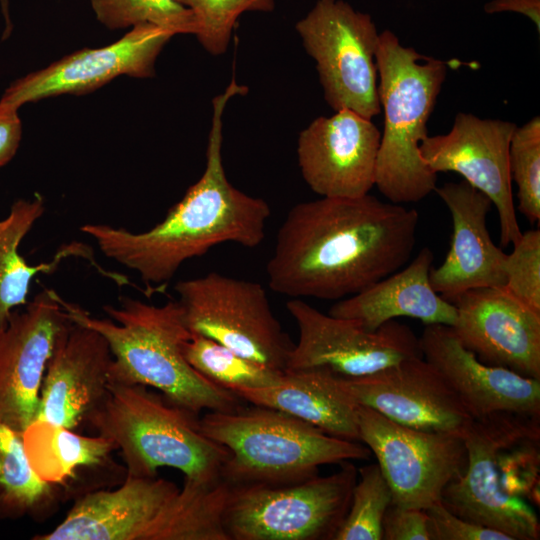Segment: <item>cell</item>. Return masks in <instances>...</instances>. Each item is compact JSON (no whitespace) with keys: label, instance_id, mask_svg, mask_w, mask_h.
Segmentation results:
<instances>
[{"label":"cell","instance_id":"cell-1","mask_svg":"<svg viewBox=\"0 0 540 540\" xmlns=\"http://www.w3.org/2000/svg\"><path fill=\"white\" fill-rule=\"evenodd\" d=\"M418 224L415 209L369 193L298 203L278 230L269 287L293 298L355 295L409 261Z\"/></svg>","mask_w":540,"mask_h":540},{"label":"cell","instance_id":"cell-2","mask_svg":"<svg viewBox=\"0 0 540 540\" xmlns=\"http://www.w3.org/2000/svg\"><path fill=\"white\" fill-rule=\"evenodd\" d=\"M247 93L233 78L213 99L206 167L200 179L153 228L134 233L106 224H85L102 253L137 272L146 284L167 283L187 260L227 242L255 248L264 240L268 203L250 196L227 179L223 159V113L228 100Z\"/></svg>","mask_w":540,"mask_h":540},{"label":"cell","instance_id":"cell-3","mask_svg":"<svg viewBox=\"0 0 540 540\" xmlns=\"http://www.w3.org/2000/svg\"><path fill=\"white\" fill-rule=\"evenodd\" d=\"M61 301L72 321L107 340L113 355L110 382L153 388L196 414L244 407L242 398L205 378L185 359L183 346L192 333L178 300L155 306L123 298L118 307H104L109 318L94 317L76 304Z\"/></svg>","mask_w":540,"mask_h":540},{"label":"cell","instance_id":"cell-4","mask_svg":"<svg viewBox=\"0 0 540 540\" xmlns=\"http://www.w3.org/2000/svg\"><path fill=\"white\" fill-rule=\"evenodd\" d=\"M231 484L212 487L126 475L116 488L87 492L53 530L35 540H229L223 511Z\"/></svg>","mask_w":540,"mask_h":540},{"label":"cell","instance_id":"cell-5","mask_svg":"<svg viewBox=\"0 0 540 540\" xmlns=\"http://www.w3.org/2000/svg\"><path fill=\"white\" fill-rule=\"evenodd\" d=\"M198 415L147 386L110 382L86 425L115 444L126 475L155 477L170 467L184 474V484L212 487L229 453L203 433Z\"/></svg>","mask_w":540,"mask_h":540},{"label":"cell","instance_id":"cell-6","mask_svg":"<svg viewBox=\"0 0 540 540\" xmlns=\"http://www.w3.org/2000/svg\"><path fill=\"white\" fill-rule=\"evenodd\" d=\"M384 130L375 184L395 204L414 203L436 188L437 174L421 159L419 146L447 74V63L403 46L390 30L379 33L375 53Z\"/></svg>","mask_w":540,"mask_h":540},{"label":"cell","instance_id":"cell-7","mask_svg":"<svg viewBox=\"0 0 540 540\" xmlns=\"http://www.w3.org/2000/svg\"><path fill=\"white\" fill-rule=\"evenodd\" d=\"M203 433L229 455L221 476L230 484H284L314 477L318 468L367 460L362 442L331 436L285 412L264 406L235 412L209 411L200 418Z\"/></svg>","mask_w":540,"mask_h":540},{"label":"cell","instance_id":"cell-8","mask_svg":"<svg viewBox=\"0 0 540 540\" xmlns=\"http://www.w3.org/2000/svg\"><path fill=\"white\" fill-rule=\"evenodd\" d=\"M358 470L284 483L231 484L223 511L229 540H331L349 509Z\"/></svg>","mask_w":540,"mask_h":540},{"label":"cell","instance_id":"cell-9","mask_svg":"<svg viewBox=\"0 0 540 540\" xmlns=\"http://www.w3.org/2000/svg\"><path fill=\"white\" fill-rule=\"evenodd\" d=\"M175 290L193 335L285 371L294 343L275 317L261 284L209 272L179 281Z\"/></svg>","mask_w":540,"mask_h":540},{"label":"cell","instance_id":"cell-10","mask_svg":"<svg viewBox=\"0 0 540 540\" xmlns=\"http://www.w3.org/2000/svg\"><path fill=\"white\" fill-rule=\"evenodd\" d=\"M315 60L326 102L371 119L380 114L375 53L379 33L367 13L343 0H318L296 23Z\"/></svg>","mask_w":540,"mask_h":540},{"label":"cell","instance_id":"cell-11","mask_svg":"<svg viewBox=\"0 0 540 540\" xmlns=\"http://www.w3.org/2000/svg\"><path fill=\"white\" fill-rule=\"evenodd\" d=\"M526 435H540V417L496 414L473 419L462 432L467 465L464 473L444 489V506L513 540H538L540 524L535 511L524 499L503 489L497 463L503 445Z\"/></svg>","mask_w":540,"mask_h":540},{"label":"cell","instance_id":"cell-12","mask_svg":"<svg viewBox=\"0 0 540 540\" xmlns=\"http://www.w3.org/2000/svg\"><path fill=\"white\" fill-rule=\"evenodd\" d=\"M360 441L377 459L392 492V503L425 510L441 501L444 489L467 465L462 435L414 429L358 405Z\"/></svg>","mask_w":540,"mask_h":540},{"label":"cell","instance_id":"cell-13","mask_svg":"<svg viewBox=\"0 0 540 540\" xmlns=\"http://www.w3.org/2000/svg\"><path fill=\"white\" fill-rule=\"evenodd\" d=\"M286 308L299 335L285 370L325 368L355 378L422 356L419 337L396 320L367 331L353 320L324 314L300 298L289 300Z\"/></svg>","mask_w":540,"mask_h":540},{"label":"cell","instance_id":"cell-14","mask_svg":"<svg viewBox=\"0 0 540 540\" xmlns=\"http://www.w3.org/2000/svg\"><path fill=\"white\" fill-rule=\"evenodd\" d=\"M516 128L512 122L458 113L448 133L427 135L419 146L422 161L433 172H456L491 200L499 216L502 247L514 244L522 234L509 168Z\"/></svg>","mask_w":540,"mask_h":540},{"label":"cell","instance_id":"cell-15","mask_svg":"<svg viewBox=\"0 0 540 540\" xmlns=\"http://www.w3.org/2000/svg\"><path fill=\"white\" fill-rule=\"evenodd\" d=\"M61 299L44 289L0 329V421L21 434L36 420L48 361L71 323Z\"/></svg>","mask_w":540,"mask_h":540},{"label":"cell","instance_id":"cell-16","mask_svg":"<svg viewBox=\"0 0 540 540\" xmlns=\"http://www.w3.org/2000/svg\"><path fill=\"white\" fill-rule=\"evenodd\" d=\"M339 378L359 405L407 427L462 435L474 419L441 373L422 356L370 375Z\"/></svg>","mask_w":540,"mask_h":540},{"label":"cell","instance_id":"cell-17","mask_svg":"<svg viewBox=\"0 0 540 540\" xmlns=\"http://www.w3.org/2000/svg\"><path fill=\"white\" fill-rule=\"evenodd\" d=\"M172 36L171 32L151 24L134 26L108 46L75 51L17 79L0 101L20 108L51 96L85 94L121 75L153 77L156 58Z\"/></svg>","mask_w":540,"mask_h":540},{"label":"cell","instance_id":"cell-18","mask_svg":"<svg viewBox=\"0 0 540 540\" xmlns=\"http://www.w3.org/2000/svg\"><path fill=\"white\" fill-rule=\"evenodd\" d=\"M381 133L371 119L342 109L312 121L298 138L301 174L321 197H359L375 184Z\"/></svg>","mask_w":540,"mask_h":540},{"label":"cell","instance_id":"cell-19","mask_svg":"<svg viewBox=\"0 0 540 540\" xmlns=\"http://www.w3.org/2000/svg\"><path fill=\"white\" fill-rule=\"evenodd\" d=\"M451 303L452 329L482 362L540 379V313L501 287L468 290Z\"/></svg>","mask_w":540,"mask_h":540},{"label":"cell","instance_id":"cell-20","mask_svg":"<svg viewBox=\"0 0 540 540\" xmlns=\"http://www.w3.org/2000/svg\"><path fill=\"white\" fill-rule=\"evenodd\" d=\"M419 346L422 357L441 373L474 419L496 414L540 417V379L482 362L451 326L425 325Z\"/></svg>","mask_w":540,"mask_h":540},{"label":"cell","instance_id":"cell-21","mask_svg":"<svg viewBox=\"0 0 540 540\" xmlns=\"http://www.w3.org/2000/svg\"><path fill=\"white\" fill-rule=\"evenodd\" d=\"M112 361L104 336L71 320L48 361L36 420L72 430L86 425L107 394Z\"/></svg>","mask_w":540,"mask_h":540},{"label":"cell","instance_id":"cell-22","mask_svg":"<svg viewBox=\"0 0 540 540\" xmlns=\"http://www.w3.org/2000/svg\"><path fill=\"white\" fill-rule=\"evenodd\" d=\"M435 191L451 213L453 233L443 263L430 270L432 288L451 302L468 290L503 286L506 254L487 227L491 200L464 180L445 183Z\"/></svg>","mask_w":540,"mask_h":540},{"label":"cell","instance_id":"cell-23","mask_svg":"<svg viewBox=\"0 0 540 540\" xmlns=\"http://www.w3.org/2000/svg\"><path fill=\"white\" fill-rule=\"evenodd\" d=\"M433 260L431 249L423 247L406 267L334 303L328 314L353 320L367 331H375L398 317L418 319L425 325L453 326L455 305L430 283Z\"/></svg>","mask_w":540,"mask_h":540},{"label":"cell","instance_id":"cell-24","mask_svg":"<svg viewBox=\"0 0 540 540\" xmlns=\"http://www.w3.org/2000/svg\"><path fill=\"white\" fill-rule=\"evenodd\" d=\"M25 449L37 475L57 487L66 498H77L91 489L86 479L123 481L125 467L112 459L115 444L102 436L82 435L75 430L34 421L23 433ZM108 484V483H107Z\"/></svg>","mask_w":540,"mask_h":540},{"label":"cell","instance_id":"cell-25","mask_svg":"<svg viewBox=\"0 0 540 540\" xmlns=\"http://www.w3.org/2000/svg\"><path fill=\"white\" fill-rule=\"evenodd\" d=\"M231 391L246 402L285 412L331 436L361 442L359 404L329 369L285 370L275 385Z\"/></svg>","mask_w":540,"mask_h":540},{"label":"cell","instance_id":"cell-26","mask_svg":"<svg viewBox=\"0 0 540 540\" xmlns=\"http://www.w3.org/2000/svg\"><path fill=\"white\" fill-rule=\"evenodd\" d=\"M44 198L18 199L8 215L0 220V329L4 328L19 306L27 303L30 284L38 273H51L71 256L91 258L86 245L72 242L63 245L51 261L30 265L19 252V246L35 222L44 214Z\"/></svg>","mask_w":540,"mask_h":540},{"label":"cell","instance_id":"cell-27","mask_svg":"<svg viewBox=\"0 0 540 540\" xmlns=\"http://www.w3.org/2000/svg\"><path fill=\"white\" fill-rule=\"evenodd\" d=\"M63 497L33 469L23 434L0 421V520L46 519Z\"/></svg>","mask_w":540,"mask_h":540},{"label":"cell","instance_id":"cell-28","mask_svg":"<svg viewBox=\"0 0 540 540\" xmlns=\"http://www.w3.org/2000/svg\"><path fill=\"white\" fill-rule=\"evenodd\" d=\"M187 362L214 384L228 390L263 388L278 383L283 370L268 367L243 357L229 348L200 335L185 342Z\"/></svg>","mask_w":540,"mask_h":540},{"label":"cell","instance_id":"cell-29","mask_svg":"<svg viewBox=\"0 0 540 540\" xmlns=\"http://www.w3.org/2000/svg\"><path fill=\"white\" fill-rule=\"evenodd\" d=\"M347 514L333 540H382V520L392 492L377 463L358 470Z\"/></svg>","mask_w":540,"mask_h":540},{"label":"cell","instance_id":"cell-30","mask_svg":"<svg viewBox=\"0 0 540 540\" xmlns=\"http://www.w3.org/2000/svg\"><path fill=\"white\" fill-rule=\"evenodd\" d=\"M97 19L109 29L151 24L176 34L197 33L193 12L176 0H90Z\"/></svg>","mask_w":540,"mask_h":540},{"label":"cell","instance_id":"cell-31","mask_svg":"<svg viewBox=\"0 0 540 540\" xmlns=\"http://www.w3.org/2000/svg\"><path fill=\"white\" fill-rule=\"evenodd\" d=\"M511 179L517 185L518 210L531 223L540 220V118L516 128L509 147Z\"/></svg>","mask_w":540,"mask_h":540},{"label":"cell","instance_id":"cell-32","mask_svg":"<svg viewBox=\"0 0 540 540\" xmlns=\"http://www.w3.org/2000/svg\"><path fill=\"white\" fill-rule=\"evenodd\" d=\"M190 9L197 22L196 37L212 55L225 53L239 16L248 11L271 12L274 0H176Z\"/></svg>","mask_w":540,"mask_h":540},{"label":"cell","instance_id":"cell-33","mask_svg":"<svg viewBox=\"0 0 540 540\" xmlns=\"http://www.w3.org/2000/svg\"><path fill=\"white\" fill-rule=\"evenodd\" d=\"M504 260L503 288L540 313V230L521 234Z\"/></svg>","mask_w":540,"mask_h":540},{"label":"cell","instance_id":"cell-34","mask_svg":"<svg viewBox=\"0 0 540 540\" xmlns=\"http://www.w3.org/2000/svg\"><path fill=\"white\" fill-rule=\"evenodd\" d=\"M430 540H513L507 534L463 519L441 501L425 509Z\"/></svg>","mask_w":540,"mask_h":540},{"label":"cell","instance_id":"cell-35","mask_svg":"<svg viewBox=\"0 0 540 540\" xmlns=\"http://www.w3.org/2000/svg\"><path fill=\"white\" fill-rule=\"evenodd\" d=\"M382 540H430L425 510L392 503L382 520Z\"/></svg>","mask_w":540,"mask_h":540},{"label":"cell","instance_id":"cell-36","mask_svg":"<svg viewBox=\"0 0 540 540\" xmlns=\"http://www.w3.org/2000/svg\"><path fill=\"white\" fill-rule=\"evenodd\" d=\"M18 107L0 101V167L16 154L22 135Z\"/></svg>","mask_w":540,"mask_h":540},{"label":"cell","instance_id":"cell-37","mask_svg":"<svg viewBox=\"0 0 540 540\" xmlns=\"http://www.w3.org/2000/svg\"><path fill=\"white\" fill-rule=\"evenodd\" d=\"M486 13L517 12L528 17L540 31V0H492L484 6Z\"/></svg>","mask_w":540,"mask_h":540},{"label":"cell","instance_id":"cell-38","mask_svg":"<svg viewBox=\"0 0 540 540\" xmlns=\"http://www.w3.org/2000/svg\"><path fill=\"white\" fill-rule=\"evenodd\" d=\"M1 1V6H2V11H3V14H4V17H5V23H6V27H5V32L3 34V37L6 38L9 36L11 30H12V25H11V22H10V19H9V14H8V0H0Z\"/></svg>","mask_w":540,"mask_h":540}]
</instances>
